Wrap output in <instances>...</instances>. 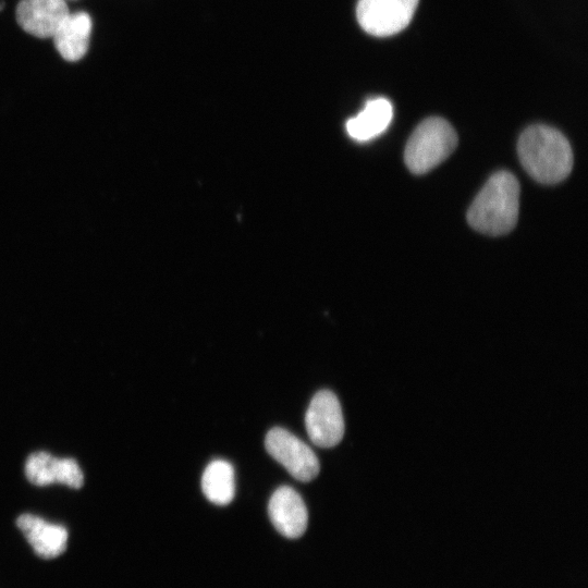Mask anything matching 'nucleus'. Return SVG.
Instances as JSON below:
<instances>
[{
  "label": "nucleus",
  "instance_id": "4468645a",
  "mask_svg": "<svg viewBox=\"0 0 588 588\" xmlns=\"http://www.w3.org/2000/svg\"><path fill=\"white\" fill-rule=\"evenodd\" d=\"M3 7H4V3L0 2V11L3 9Z\"/></svg>",
  "mask_w": 588,
  "mask_h": 588
},
{
  "label": "nucleus",
  "instance_id": "9d476101",
  "mask_svg": "<svg viewBox=\"0 0 588 588\" xmlns=\"http://www.w3.org/2000/svg\"><path fill=\"white\" fill-rule=\"evenodd\" d=\"M16 525L23 532L35 553L42 559H53L66 549L68 530L33 514H22Z\"/></svg>",
  "mask_w": 588,
  "mask_h": 588
},
{
  "label": "nucleus",
  "instance_id": "f257e3e1",
  "mask_svg": "<svg viewBox=\"0 0 588 588\" xmlns=\"http://www.w3.org/2000/svg\"><path fill=\"white\" fill-rule=\"evenodd\" d=\"M517 154L525 171L537 182L556 184L568 176L573 152L566 137L548 125H531L519 136Z\"/></svg>",
  "mask_w": 588,
  "mask_h": 588
},
{
  "label": "nucleus",
  "instance_id": "0eeeda50",
  "mask_svg": "<svg viewBox=\"0 0 588 588\" xmlns=\"http://www.w3.org/2000/svg\"><path fill=\"white\" fill-rule=\"evenodd\" d=\"M65 0H21L16 7V21L28 34L52 37L69 15Z\"/></svg>",
  "mask_w": 588,
  "mask_h": 588
},
{
  "label": "nucleus",
  "instance_id": "1a4fd4ad",
  "mask_svg": "<svg viewBox=\"0 0 588 588\" xmlns=\"http://www.w3.org/2000/svg\"><path fill=\"white\" fill-rule=\"evenodd\" d=\"M268 513L272 525L286 538H298L307 528L306 505L302 497L289 486H282L273 492Z\"/></svg>",
  "mask_w": 588,
  "mask_h": 588
},
{
  "label": "nucleus",
  "instance_id": "f8f14e48",
  "mask_svg": "<svg viewBox=\"0 0 588 588\" xmlns=\"http://www.w3.org/2000/svg\"><path fill=\"white\" fill-rule=\"evenodd\" d=\"M393 118V108L385 98L368 100L364 109L346 122V132L355 140L366 142L382 134Z\"/></svg>",
  "mask_w": 588,
  "mask_h": 588
},
{
  "label": "nucleus",
  "instance_id": "39448f33",
  "mask_svg": "<svg viewBox=\"0 0 588 588\" xmlns=\"http://www.w3.org/2000/svg\"><path fill=\"white\" fill-rule=\"evenodd\" d=\"M268 453L297 480L310 481L320 469L314 451L290 431L274 427L265 440Z\"/></svg>",
  "mask_w": 588,
  "mask_h": 588
},
{
  "label": "nucleus",
  "instance_id": "9b49d317",
  "mask_svg": "<svg viewBox=\"0 0 588 588\" xmlns=\"http://www.w3.org/2000/svg\"><path fill=\"white\" fill-rule=\"evenodd\" d=\"M91 17L84 11L69 13L52 36L60 56L70 62L82 59L89 47Z\"/></svg>",
  "mask_w": 588,
  "mask_h": 588
},
{
  "label": "nucleus",
  "instance_id": "6e6552de",
  "mask_svg": "<svg viewBox=\"0 0 588 588\" xmlns=\"http://www.w3.org/2000/svg\"><path fill=\"white\" fill-rule=\"evenodd\" d=\"M25 475L35 486L63 483L78 489L83 486V473L73 458H58L47 452L30 454L25 463Z\"/></svg>",
  "mask_w": 588,
  "mask_h": 588
},
{
  "label": "nucleus",
  "instance_id": "20e7f679",
  "mask_svg": "<svg viewBox=\"0 0 588 588\" xmlns=\"http://www.w3.org/2000/svg\"><path fill=\"white\" fill-rule=\"evenodd\" d=\"M417 4L418 0H359L356 16L366 33L385 37L409 24Z\"/></svg>",
  "mask_w": 588,
  "mask_h": 588
},
{
  "label": "nucleus",
  "instance_id": "f03ea898",
  "mask_svg": "<svg viewBox=\"0 0 588 588\" xmlns=\"http://www.w3.org/2000/svg\"><path fill=\"white\" fill-rule=\"evenodd\" d=\"M518 211L519 183L512 173L499 171L490 176L473 200L467 221L474 230L498 236L514 229Z\"/></svg>",
  "mask_w": 588,
  "mask_h": 588
},
{
  "label": "nucleus",
  "instance_id": "ddd939ff",
  "mask_svg": "<svg viewBox=\"0 0 588 588\" xmlns=\"http://www.w3.org/2000/svg\"><path fill=\"white\" fill-rule=\"evenodd\" d=\"M201 489L210 502L217 505L229 504L235 492L232 465L222 460L209 463L201 477Z\"/></svg>",
  "mask_w": 588,
  "mask_h": 588
},
{
  "label": "nucleus",
  "instance_id": "423d86ee",
  "mask_svg": "<svg viewBox=\"0 0 588 588\" xmlns=\"http://www.w3.org/2000/svg\"><path fill=\"white\" fill-rule=\"evenodd\" d=\"M305 426L311 442L320 448H332L342 440L344 419L333 392L321 390L315 394L305 415Z\"/></svg>",
  "mask_w": 588,
  "mask_h": 588
},
{
  "label": "nucleus",
  "instance_id": "7ed1b4c3",
  "mask_svg": "<svg viewBox=\"0 0 588 588\" xmlns=\"http://www.w3.org/2000/svg\"><path fill=\"white\" fill-rule=\"evenodd\" d=\"M457 135L444 119L424 120L409 136L404 161L414 174H425L444 161L456 148Z\"/></svg>",
  "mask_w": 588,
  "mask_h": 588
}]
</instances>
